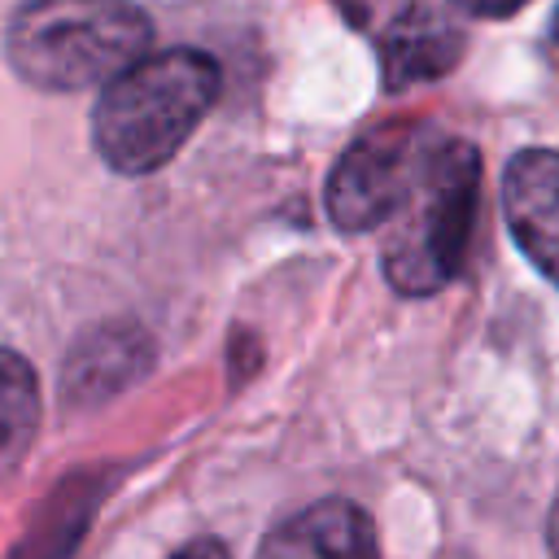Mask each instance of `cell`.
<instances>
[{
    "instance_id": "obj_1",
    "label": "cell",
    "mask_w": 559,
    "mask_h": 559,
    "mask_svg": "<svg viewBox=\"0 0 559 559\" xmlns=\"http://www.w3.org/2000/svg\"><path fill=\"white\" fill-rule=\"evenodd\" d=\"M218 87L223 70L210 52H144L100 87L92 140L118 175H148L188 144V135L214 109Z\"/></svg>"
},
{
    "instance_id": "obj_2",
    "label": "cell",
    "mask_w": 559,
    "mask_h": 559,
    "mask_svg": "<svg viewBox=\"0 0 559 559\" xmlns=\"http://www.w3.org/2000/svg\"><path fill=\"white\" fill-rule=\"evenodd\" d=\"M148 17L131 0H26L4 31L9 66L39 92L105 87L148 52Z\"/></svg>"
},
{
    "instance_id": "obj_3",
    "label": "cell",
    "mask_w": 559,
    "mask_h": 559,
    "mask_svg": "<svg viewBox=\"0 0 559 559\" xmlns=\"http://www.w3.org/2000/svg\"><path fill=\"white\" fill-rule=\"evenodd\" d=\"M480 157L467 140H432L424 166L393 214L397 227L384 240V280L402 297H428L445 288L467 253L476 218ZM389 218V223H393Z\"/></svg>"
},
{
    "instance_id": "obj_4",
    "label": "cell",
    "mask_w": 559,
    "mask_h": 559,
    "mask_svg": "<svg viewBox=\"0 0 559 559\" xmlns=\"http://www.w3.org/2000/svg\"><path fill=\"white\" fill-rule=\"evenodd\" d=\"M432 140L437 135L419 122H389L362 135L358 144H349L336 170L328 175V197H323L328 218L341 231L384 227L402 210Z\"/></svg>"
},
{
    "instance_id": "obj_5",
    "label": "cell",
    "mask_w": 559,
    "mask_h": 559,
    "mask_svg": "<svg viewBox=\"0 0 559 559\" xmlns=\"http://www.w3.org/2000/svg\"><path fill=\"white\" fill-rule=\"evenodd\" d=\"M502 214L524 258L559 288V153L524 148L502 175Z\"/></svg>"
},
{
    "instance_id": "obj_6",
    "label": "cell",
    "mask_w": 559,
    "mask_h": 559,
    "mask_svg": "<svg viewBox=\"0 0 559 559\" xmlns=\"http://www.w3.org/2000/svg\"><path fill=\"white\" fill-rule=\"evenodd\" d=\"M459 52H463L459 26L445 22L428 4H411L402 17H393V26L380 44L384 83H389V92H397V87H411V83L441 79L459 66Z\"/></svg>"
},
{
    "instance_id": "obj_7",
    "label": "cell",
    "mask_w": 559,
    "mask_h": 559,
    "mask_svg": "<svg viewBox=\"0 0 559 559\" xmlns=\"http://www.w3.org/2000/svg\"><path fill=\"white\" fill-rule=\"evenodd\" d=\"M148 358H153V345L135 323L92 328L66 358V397L100 402V397L127 389L135 376H144Z\"/></svg>"
},
{
    "instance_id": "obj_8",
    "label": "cell",
    "mask_w": 559,
    "mask_h": 559,
    "mask_svg": "<svg viewBox=\"0 0 559 559\" xmlns=\"http://www.w3.org/2000/svg\"><path fill=\"white\" fill-rule=\"evenodd\" d=\"M301 546L314 555V559H380L376 555V528L367 520V511L349 498H323L314 502L297 528Z\"/></svg>"
},
{
    "instance_id": "obj_9",
    "label": "cell",
    "mask_w": 559,
    "mask_h": 559,
    "mask_svg": "<svg viewBox=\"0 0 559 559\" xmlns=\"http://www.w3.org/2000/svg\"><path fill=\"white\" fill-rule=\"evenodd\" d=\"M39 380L35 367L0 345V472L26 459L35 432H39Z\"/></svg>"
},
{
    "instance_id": "obj_10",
    "label": "cell",
    "mask_w": 559,
    "mask_h": 559,
    "mask_svg": "<svg viewBox=\"0 0 559 559\" xmlns=\"http://www.w3.org/2000/svg\"><path fill=\"white\" fill-rule=\"evenodd\" d=\"M463 13H472V17H511L515 9H524L528 0H454Z\"/></svg>"
},
{
    "instance_id": "obj_11",
    "label": "cell",
    "mask_w": 559,
    "mask_h": 559,
    "mask_svg": "<svg viewBox=\"0 0 559 559\" xmlns=\"http://www.w3.org/2000/svg\"><path fill=\"white\" fill-rule=\"evenodd\" d=\"M170 559H231V555H227V546L218 537H197V542L179 546Z\"/></svg>"
},
{
    "instance_id": "obj_12",
    "label": "cell",
    "mask_w": 559,
    "mask_h": 559,
    "mask_svg": "<svg viewBox=\"0 0 559 559\" xmlns=\"http://www.w3.org/2000/svg\"><path fill=\"white\" fill-rule=\"evenodd\" d=\"M546 537H550V550H555V559H559V498H555V507H550V524H546Z\"/></svg>"
}]
</instances>
